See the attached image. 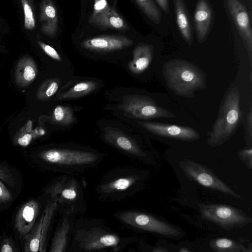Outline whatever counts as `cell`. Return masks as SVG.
<instances>
[{
    "label": "cell",
    "mask_w": 252,
    "mask_h": 252,
    "mask_svg": "<svg viewBox=\"0 0 252 252\" xmlns=\"http://www.w3.org/2000/svg\"><path fill=\"white\" fill-rule=\"evenodd\" d=\"M52 119L54 123L59 125H68L74 121L75 117L70 107L57 105L53 110Z\"/></svg>",
    "instance_id": "cell-28"
},
{
    "label": "cell",
    "mask_w": 252,
    "mask_h": 252,
    "mask_svg": "<svg viewBox=\"0 0 252 252\" xmlns=\"http://www.w3.org/2000/svg\"><path fill=\"white\" fill-rule=\"evenodd\" d=\"M144 14L153 23L158 24L161 20V14L153 0H135Z\"/></svg>",
    "instance_id": "cell-27"
},
{
    "label": "cell",
    "mask_w": 252,
    "mask_h": 252,
    "mask_svg": "<svg viewBox=\"0 0 252 252\" xmlns=\"http://www.w3.org/2000/svg\"><path fill=\"white\" fill-rule=\"evenodd\" d=\"M213 9L207 0H198L194 14V25L198 41L202 43L209 33L213 18Z\"/></svg>",
    "instance_id": "cell-18"
},
{
    "label": "cell",
    "mask_w": 252,
    "mask_h": 252,
    "mask_svg": "<svg viewBox=\"0 0 252 252\" xmlns=\"http://www.w3.org/2000/svg\"><path fill=\"white\" fill-rule=\"evenodd\" d=\"M40 209L39 202L34 199L26 202L18 210L14 225L18 233L24 238L35 224Z\"/></svg>",
    "instance_id": "cell-17"
},
{
    "label": "cell",
    "mask_w": 252,
    "mask_h": 252,
    "mask_svg": "<svg viewBox=\"0 0 252 252\" xmlns=\"http://www.w3.org/2000/svg\"><path fill=\"white\" fill-rule=\"evenodd\" d=\"M162 10L166 14L170 13L169 0H155Z\"/></svg>",
    "instance_id": "cell-37"
},
{
    "label": "cell",
    "mask_w": 252,
    "mask_h": 252,
    "mask_svg": "<svg viewBox=\"0 0 252 252\" xmlns=\"http://www.w3.org/2000/svg\"><path fill=\"white\" fill-rule=\"evenodd\" d=\"M12 199L10 192L0 180V203L9 202Z\"/></svg>",
    "instance_id": "cell-36"
},
{
    "label": "cell",
    "mask_w": 252,
    "mask_h": 252,
    "mask_svg": "<svg viewBox=\"0 0 252 252\" xmlns=\"http://www.w3.org/2000/svg\"><path fill=\"white\" fill-rule=\"evenodd\" d=\"M144 180V174L139 170L129 167L116 168L104 175L96 191L102 200L120 201L138 191Z\"/></svg>",
    "instance_id": "cell-3"
},
{
    "label": "cell",
    "mask_w": 252,
    "mask_h": 252,
    "mask_svg": "<svg viewBox=\"0 0 252 252\" xmlns=\"http://www.w3.org/2000/svg\"><path fill=\"white\" fill-rule=\"evenodd\" d=\"M37 44L44 53L50 57L60 62L62 61L61 57L53 47L41 41H37Z\"/></svg>",
    "instance_id": "cell-32"
},
{
    "label": "cell",
    "mask_w": 252,
    "mask_h": 252,
    "mask_svg": "<svg viewBox=\"0 0 252 252\" xmlns=\"http://www.w3.org/2000/svg\"><path fill=\"white\" fill-rule=\"evenodd\" d=\"M176 23L181 35L189 45L193 41V35L187 7L184 0H174Z\"/></svg>",
    "instance_id": "cell-23"
},
{
    "label": "cell",
    "mask_w": 252,
    "mask_h": 252,
    "mask_svg": "<svg viewBox=\"0 0 252 252\" xmlns=\"http://www.w3.org/2000/svg\"><path fill=\"white\" fill-rule=\"evenodd\" d=\"M0 180L12 187L15 186V180L9 170L0 164Z\"/></svg>",
    "instance_id": "cell-33"
},
{
    "label": "cell",
    "mask_w": 252,
    "mask_h": 252,
    "mask_svg": "<svg viewBox=\"0 0 252 252\" xmlns=\"http://www.w3.org/2000/svg\"><path fill=\"white\" fill-rule=\"evenodd\" d=\"M89 23L103 30L113 29L126 31L129 30L125 20L112 7L104 12L90 17Z\"/></svg>",
    "instance_id": "cell-20"
},
{
    "label": "cell",
    "mask_w": 252,
    "mask_h": 252,
    "mask_svg": "<svg viewBox=\"0 0 252 252\" xmlns=\"http://www.w3.org/2000/svg\"><path fill=\"white\" fill-rule=\"evenodd\" d=\"M24 14V27L27 30L35 28V19L32 0H20Z\"/></svg>",
    "instance_id": "cell-30"
},
{
    "label": "cell",
    "mask_w": 252,
    "mask_h": 252,
    "mask_svg": "<svg viewBox=\"0 0 252 252\" xmlns=\"http://www.w3.org/2000/svg\"><path fill=\"white\" fill-rule=\"evenodd\" d=\"M51 200L55 201L62 213L69 211L75 214L85 212L84 193L80 182L69 174L61 176L45 189Z\"/></svg>",
    "instance_id": "cell-6"
},
{
    "label": "cell",
    "mask_w": 252,
    "mask_h": 252,
    "mask_svg": "<svg viewBox=\"0 0 252 252\" xmlns=\"http://www.w3.org/2000/svg\"><path fill=\"white\" fill-rule=\"evenodd\" d=\"M18 250L15 246L13 241L9 238L4 239L0 245V252H13Z\"/></svg>",
    "instance_id": "cell-35"
},
{
    "label": "cell",
    "mask_w": 252,
    "mask_h": 252,
    "mask_svg": "<svg viewBox=\"0 0 252 252\" xmlns=\"http://www.w3.org/2000/svg\"><path fill=\"white\" fill-rule=\"evenodd\" d=\"M154 49L149 44H140L133 51V58L128 63L131 73L139 74L145 71L150 65L153 58Z\"/></svg>",
    "instance_id": "cell-22"
},
{
    "label": "cell",
    "mask_w": 252,
    "mask_h": 252,
    "mask_svg": "<svg viewBox=\"0 0 252 252\" xmlns=\"http://www.w3.org/2000/svg\"><path fill=\"white\" fill-rule=\"evenodd\" d=\"M32 121L29 120L16 133L13 139L15 144L27 147L33 140L45 134V130L42 128H38L32 130Z\"/></svg>",
    "instance_id": "cell-24"
},
{
    "label": "cell",
    "mask_w": 252,
    "mask_h": 252,
    "mask_svg": "<svg viewBox=\"0 0 252 252\" xmlns=\"http://www.w3.org/2000/svg\"><path fill=\"white\" fill-rule=\"evenodd\" d=\"M98 84L94 81H86L79 82L68 91L61 94L58 100L75 98L84 96L96 89Z\"/></svg>",
    "instance_id": "cell-26"
},
{
    "label": "cell",
    "mask_w": 252,
    "mask_h": 252,
    "mask_svg": "<svg viewBox=\"0 0 252 252\" xmlns=\"http://www.w3.org/2000/svg\"><path fill=\"white\" fill-rule=\"evenodd\" d=\"M152 252H168V250L163 247H158V248L154 249V250L152 251Z\"/></svg>",
    "instance_id": "cell-39"
},
{
    "label": "cell",
    "mask_w": 252,
    "mask_h": 252,
    "mask_svg": "<svg viewBox=\"0 0 252 252\" xmlns=\"http://www.w3.org/2000/svg\"><path fill=\"white\" fill-rule=\"evenodd\" d=\"M210 248L218 252H251L241 243L226 238L212 239L209 243Z\"/></svg>",
    "instance_id": "cell-25"
},
{
    "label": "cell",
    "mask_w": 252,
    "mask_h": 252,
    "mask_svg": "<svg viewBox=\"0 0 252 252\" xmlns=\"http://www.w3.org/2000/svg\"><path fill=\"white\" fill-rule=\"evenodd\" d=\"M115 217L131 227L167 237H176L180 231L175 226L147 213L126 210L116 213Z\"/></svg>",
    "instance_id": "cell-8"
},
{
    "label": "cell",
    "mask_w": 252,
    "mask_h": 252,
    "mask_svg": "<svg viewBox=\"0 0 252 252\" xmlns=\"http://www.w3.org/2000/svg\"><path fill=\"white\" fill-rule=\"evenodd\" d=\"M37 73L38 68L34 60L29 56L23 57L15 67V83L20 87H27L33 82Z\"/></svg>",
    "instance_id": "cell-21"
},
{
    "label": "cell",
    "mask_w": 252,
    "mask_h": 252,
    "mask_svg": "<svg viewBox=\"0 0 252 252\" xmlns=\"http://www.w3.org/2000/svg\"><path fill=\"white\" fill-rule=\"evenodd\" d=\"M130 38L121 34L101 35L84 40L82 48L94 51L105 52L121 50L133 45Z\"/></svg>",
    "instance_id": "cell-14"
},
{
    "label": "cell",
    "mask_w": 252,
    "mask_h": 252,
    "mask_svg": "<svg viewBox=\"0 0 252 252\" xmlns=\"http://www.w3.org/2000/svg\"><path fill=\"white\" fill-rule=\"evenodd\" d=\"M58 210L55 201L49 200L46 204L39 220L35 222L31 231L24 238V251L45 252L48 233L52 220Z\"/></svg>",
    "instance_id": "cell-11"
},
{
    "label": "cell",
    "mask_w": 252,
    "mask_h": 252,
    "mask_svg": "<svg viewBox=\"0 0 252 252\" xmlns=\"http://www.w3.org/2000/svg\"><path fill=\"white\" fill-rule=\"evenodd\" d=\"M162 75L168 88L176 94L187 98L206 88V73L195 64L180 59L164 63Z\"/></svg>",
    "instance_id": "cell-2"
},
{
    "label": "cell",
    "mask_w": 252,
    "mask_h": 252,
    "mask_svg": "<svg viewBox=\"0 0 252 252\" xmlns=\"http://www.w3.org/2000/svg\"><path fill=\"white\" fill-rule=\"evenodd\" d=\"M119 107L133 117L143 120L176 117L167 109L158 106L154 100L139 94L124 96Z\"/></svg>",
    "instance_id": "cell-9"
},
{
    "label": "cell",
    "mask_w": 252,
    "mask_h": 252,
    "mask_svg": "<svg viewBox=\"0 0 252 252\" xmlns=\"http://www.w3.org/2000/svg\"><path fill=\"white\" fill-rule=\"evenodd\" d=\"M179 164L184 174L190 180L205 187L241 198L240 195L235 192L206 166L188 158L181 160Z\"/></svg>",
    "instance_id": "cell-10"
},
{
    "label": "cell",
    "mask_w": 252,
    "mask_h": 252,
    "mask_svg": "<svg viewBox=\"0 0 252 252\" xmlns=\"http://www.w3.org/2000/svg\"><path fill=\"white\" fill-rule=\"evenodd\" d=\"M179 252H190V251L189 249H188V248H182L179 250Z\"/></svg>",
    "instance_id": "cell-40"
},
{
    "label": "cell",
    "mask_w": 252,
    "mask_h": 252,
    "mask_svg": "<svg viewBox=\"0 0 252 252\" xmlns=\"http://www.w3.org/2000/svg\"><path fill=\"white\" fill-rule=\"evenodd\" d=\"M147 131L159 136L185 141H193L200 138L197 131L190 127L158 122H139Z\"/></svg>",
    "instance_id": "cell-13"
},
{
    "label": "cell",
    "mask_w": 252,
    "mask_h": 252,
    "mask_svg": "<svg viewBox=\"0 0 252 252\" xmlns=\"http://www.w3.org/2000/svg\"><path fill=\"white\" fill-rule=\"evenodd\" d=\"M201 216L225 230L241 228L252 223V218L242 210L225 204H199Z\"/></svg>",
    "instance_id": "cell-7"
},
{
    "label": "cell",
    "mask_w": 252,
    "mask_h": 252,
    "mask_svg": "<svg viewBox=\"0 0 252 252\" xmlns=\"http://www.w3.org/2000/svg\"><path fill=\"white\" fill-rule=\"evenodd\" d=\"M59 81L56 79L44 81L38 88L36 93L37 99L45 101L54 95L59 88Z\"/></svg>",
    "instance_id": "cell-29"
},
{
    "label": "cell",
    "mask_w": 252,
    "mask_h": 252,
    "mask_svg": "<svg viewBox=\"0 0 252 252\" xmlns=\"http://www.w3.org/2000/svg\"><path fill=\"white\" fill-rule=\"evenodd\" d=\"M229 13L252 61V30L248 10L240 0H225Z\"/></svg>",
    "instance_id": "cell-12"
},
{
    "label": "cell",
    "mask_w": 252,
    "mask_h": 252,
    "mask_svg": "<svg viewBox=\"0 0 252 252\" xmlns=\"http://www.w3.org/2000/svg\"><path fill=\"white\" fill-rule=\"evenodd\" d=\"M110 7L107 0H94V9L91 17L104 12Z\"/></svg>",
    "instance_id": "cell-34"
},
{
    "label": "cell",
    "mask_w": 252,
    "mask_h": 252,
    "mask_svg": "<svg viewBox=\"0 0 252 252\" xmlns=\"http://www.w3.org/2000/svg\"><path fill=\"white\" fill-rule=\"evenodd\" d=\"M40 158L57 171L67 174L88 169L98 164L102 156L97 152L68 148H54L41 151Z\"/></svg>",
    "instance_id": "cell-5"
},
{
    "label": "cell",
    "mask_w": 252,
    "mask_h": 252,
    "mask_svg": "<svg viewBox=\"0 0 252 252\" xmlns=\"http://www.w3.org/2000/svg\"><path fill=\"white\" fill-rule=\"evenodd\" d=\"M248 134L251 139L252 138V107L250 108L247 117Z\"/></svg>",
    "instance_id": "cell-38"
},
{
    "label": "cell",
    "mask_w": 252,
    "mask_h": 252,
    "mask_svg": "<svg viewBox=\"0 0 252 252\" xmlns=\"http://www.w3.org/2000/svg\"><path fill=\"white\" fill-rule=\"evenodd\" d=\"M75 216L69 211L62 213V218L51 242L50 252H64L68 250Z\"/></svg>",
    "instance_id": "cell-16"
},
{
    "label": "cell",
    "mask_w": 252,
    "mask_h": 252,
    "mask_svg": "<svg viewBox=\"0 0 252 252\" xmlns=\"http://www.w3.org/2000/svg\"><path fill=\"white\" fill-rule=\"evenodd\" d=\"M103 138L108 143L132 158L140 160L148 158L147 154L134 140L119 130H105Z\"/></svg>",
    "instance_id": "cell-15"
},
{
    "label": "cell",
    "mask_w": 252,
    "mask_h": 252,
    "mask_svg": "<svg viewBox=\"0 0 252 252\" xmlns=\"http://www.w3.org/2000/svg\"><path fill=\"white\" fill-rule=\"evenodd\" d=\"M240 102V93L238 87L234 86L224 97L217 118L207 133L208 145H221L235 132L242 119Z\"/></svg>",
    "instance_id": "cell-4"
},
{
    "label": "cell",
    "mask_w": 252,
    "mask_h": 252,
    "mask_svg": "<svg viewBox=\"0 0 252 252\" xmlns=\"http://www.w3.org/2000/svg\"><path fill=\"white\" fill-rule=\"evenodd\" d=\"M133 240L121 236L100 220L82 218L75 220L68 251L120 252Z\"/></svg>",
    "instance_id": "cell-1"
},
{
    "label": "cell",
    "mask_w": 252,
    "mask_h": 252,
    "mask_svg": "<svg viewBox=\"0 0 252 252\" xmlns=\"http://www.w3.org/2000/svg\"><path fill=\"white\" fill-rule=\"evenodd\" d=\"M240 159L250 170L252 169V148L241 150L238 152Z\"/></svg>",
    "instance_id": "cell-31"
},
{
    "label": "cell",
    "mask_w": 252,
    "mask_h": 252,
    "mask_svg": "<svg viewBox=\"0 0 252 252\" xmlns=\"http://www.w3.org/2000/svg\"><path fill=\"white\" fill-rule=\"evenodd\" d=\"M39 18L41 32L50 37L55 36L58 29V15L52 0H42Z\"/></svg>",
    "instance_id": "cell-19"
}]
</instances>
